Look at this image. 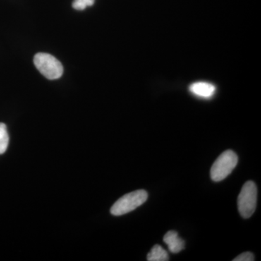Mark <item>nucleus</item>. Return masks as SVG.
<instances>
[{
    "label": "nucleus",
    "mask_w": 261,
    "mask_h": 261,
    "mask_svg": "<svg viewBox=\"0 0 261 261\" xmlns=\"http://www.w3.org/2000/svg\"><path fill=\"white\" fill-rule=\"evenodd\" d=\"M148 197L145 190H140L123 195L113 204L111 209V214L119 216L128 214L145 203Z\"/></svg>",
    "instance_id": "obj_1"
},
{
    "label": "nucleus",
    "mask_w": 261,
    "mask_h": 261,
    "mask_svg": "<svg viewBox=\"0 0 261 261\" xmlns=\"http://www.w3.org/2000/svg\"><path fill=\"white\" fill-rule=\"evenodd\" d=\"M238 163V157L232 150H226L216 159L211 169V179L221 181L227 177Z\"/></svg>",
    "instance_id": "obj_2"
},
{
    "label": "nucleus",
    "mask_w": 261,
    "mask_h": 261,
    "mask_svg": "<svg viewBox=\"0 0 261 261\" xmlns=\"http://www.w3.org/2000/svg\"><path fill=\"white\" fill-rule=\"evenodd\" d=\"M34 63L36 68L48 80H58L63 75V65L61 62L50 54L37 53L34 56Z\"/></svg>",
    "instance_id": "obj_3"
},
{
    "label": "nucleus",
    "mask_w": 261,
    "mask_h": 261,
    "mask_svg": "<svg viewBox=\"0 0 261 261\" xmlns=\"http://www.w3.org/2000/svg\"><path fill=\"white\" fill-rule=\"evenodd\" d=\"M257 190L253 181H249L244 185L238 200V210L244 219L251 217L257 206Z\"/></svg>",
    "instance_id": "obj_4"
},
{
    "label": "nucleus",
    "mask_w": 261,
    "mask_h": 261,
    "mask_svg": "<svg viewBox=\"0 0 261 261\" xmlns=\"http://www.w3.org/2000/svg\"><path fill=\"white\" fill-rule=\"evenodd\" d=\"M163 241L168 245V250L172 253H178L185 249V240L178 238L176 231H168L163 238Z\"/></svg>",
    "instance_id": "obj_5"
},
{
    "label": "nucleus",
    "mask_w": 261,
    "mask_h": 261,
    "mask_svg": "<svg viewBox=\"0 0 261 261\" xmlns=\"http://www.w3.org/2000/svg\"><path fill=\"white\" fill-rule=\"evenodd\" d=\"M190 91L197 97L211 98L216 92V87L213 84L206 82H197L190 86Z\"/></svg>",
    "instance_id": "obj_6"
},
{
    "label": "nucleus",
    "mask_w": 261,
    "mask_h": 261,
    "mask_svg": "<svg viewBox=\"0 0 261 261\" xmlns=\"http://www.w3.org/2000/svg\"><path fill=\"white\" fill-rule=\"evenodd\" d=\"M147 260L149 261H167L169 260L168 252L161 245H156L147 255Z\"/></svg>",
    "instance_id": "obj_7"
},
{
    "label": "nucleus",
    "mask_w": 261,
    "mask_h": 261,
    "mask_svg": "<svg viewBox=\"0 0 261 261\" xmlns=\"http://www.w3.org/2000/svg\"><path fill=\"white\" fill-rule=\"evenodd\" d=\"M9 135L6 125L0 123V154H4L9 145Z\"/></svg>",
    "instance_id": "obj_8"
},
{
    "label": "nucleus",
    "mask_w": 261,
    "mask_h": 261,
    "mask_svg": "<svg viewBox=\"0 0 261 261\" xmlns=\"http://www.w3.org/2000/svg\"><path fill=\"white\" fill-rule=\"evenodd\" d=\"M95 0H74L73 8L77 10H85L87 7L92 6Z\"/></svg>",
    "instance_id": "obj_9"
},
{
    "label": "nucleus",
    "mask_w": 261,
    "mask_h": 261,
    "mask_svg": "<svg viewBox=\"0 0 261 261\" xmlns=\"http://www.w3.org/2000/svg\"><path fill=\"white\" fill-rule=\"evenodd\" d=\"M233 261H253L255 260V257L253 254L250 252H245L240 254L238 257H235Z\"/></svg>",
    "instance_id": "obj_10"
}]
</instances>
